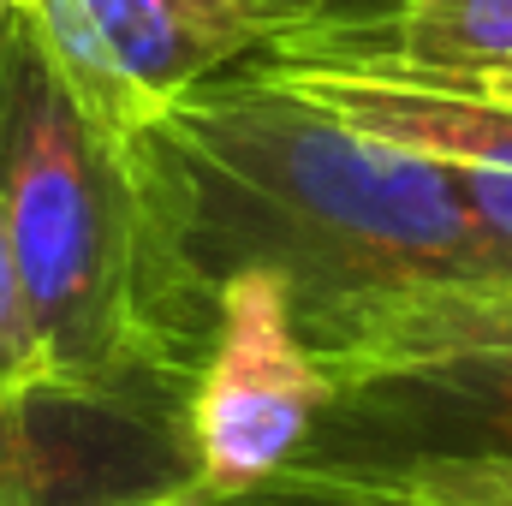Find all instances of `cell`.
Instances as JSON below:
<instances>
[{
    "instance_id": "6da1fadb",
    "label": "cell",
    "mask_w": 512,
    "mask_h": 506,
    "mask_svg": "<svg viewBox=\"0 0 512 506\" xmlns=\"http://www.w3.org/2000/svg\"><path fill=\"white\" fill-rule=\"evenodd\" d=\"M126 155L149 358L185 393L233 274H274L298 328L364 292L501 274L447 167L340 126L256 66L173 96Z\"/></svg>"
},
{
    "instance_id": "7a4b0ae2",
    "label": "cell",
    "mask_w": 512,
    "mask_h": 506,
    "mask_svg": "<svg viewBox=\"0 0 512 506\" xmlns=\"http://www.w3.org/2000/svg\"><path fill=\"white\" fill-rule=\"evenodd\" d=\"M0 233L12 245L48 376L72 387H161L143 328L137 173L18 6L0 24Z\"/></svg>"
},
{
    "instance_id": "3957f363",
    "label": "cell",
    "mask_w": 512,
    "mask_h": 506,
    "mask_svg": "<svg viewBox=\"0 0 512 506\" xmlns=\"http://www.w3.org/2000/svg\"><path fill=\"white\" fill-rule=\"evenodd\" d=\"M298 334L328 399L292 471L512 459V274L364 292Z\"/></svg>"
},
{
    "instance_id": "277c9868",
    "label": "cell",
    "mask_w": 512,
    "mask_h": 506,
    "mask_svg": "<svg viewBox=\"0 0 512 506\" xmlns=\"http://www.w3.org/2000/svg\"><path fill=\"white\" fill-rule=\"evenodd\" d=\"M72 96L126 143L173 96L328 18V0H12Z\"/></svg>"
},
{
    "instance_id": "5b68a950",
    "label": "cell",
    "mask_w": 512,
    "mask_h": 506,
    "mask_svg": "<svg viewBox=\"0 0 512 506\" xmlns=\"http://www.w3.org/2000/svg\"><path fill=\"white\" fill-rule=\"evenodd\" d=\"M328 399L292 298L274 274H233L215 298V328L185 393L191 483L239 495L286 471Z\"/></svg>"
},
{
    "instance_id": "8992f818",
    "label": "cell",
    "mask_w": 512,
    "mask_h": 506,
    "mask_svg": "<svg viewBox=\"0 0 512 506\" xmlns=\"http://www.w3.org/2000/svg\"><path fill=\"white\" fill-rule=\"evenodd\" d=\"M185 483V399L54 376L0 387V506H155Z\"/></svg>"
},
{
    "instance_id": "52a82bcc",
    "label": "cell",
    "mask_w": 512,
    "mask_h": 506,
    "mask_svg": "<svg viewBox=\"0 0 512 506\" xmlns=\"http://www.w3.org/2000/svg\"><path fill=\"white\" fill-rule=\"evenodd\" d=\"M262 66H334L417 84H477L512 66V0H387L370 24H328L274 42Z\"/></svg>"
},
{
    "instance_id": "ba28073f",
    "label": "cell",
    "mask_w": 512,
    "mask_h": 506,
    "mask_svg": "<svg viewBox=\"0 0 512 506\" xmlns=\"http://www.w3.org/2000/svg\"><path fill=\"white\" fill-rule=\"evenodd\" d=\"M399 506H512V459H423L399 471H346Z\"/></svg>"
},
{
    "instance_id": "9c48e42d",
    "label": "cell",
    "mask_w": 512,
    "mask_h": 506,
    "mask_svg": "<svg viewBox=\"0 0 512 506\" xmlns=\"http://www.w3.org/2000/svg\"><path fill=\"white\" fill-rule=\"evenodd\" d=\"M42 376H48V352H42V334H36L12 245L0 233V387H30Z\"/></svg>"
},
{
    "instance_id": "30bf717a",
    "label": "cell",
    "mask_w": 512,
    "mask_h": 506,
    "mask_svg": "<svg viewBox=\"0 0 512 506\" xmlns=\"http://www.w3.org/2000/svg\"><path fill=\"white\" fill-rule=\"evenodd\" d=\"M215 506H399V501H387L382 489H370L364 477H346V471H292L286 465L268 483L221 495Z\"/></svg>"
},
{
    "instance_id": "8fae6325",
    "label": "cell",
    "mask_w": 512,
    "mask_h": 506,
    "mask_svg": "<svg viewBox=\"0 0 512 506\" xmlns=\"http://www.w3.org/2000/svg\"><path fill=\"white\" fill-rule=\"evenodd\" d=\"M376 12H387V0H328V24H370Z\"/></svg>"
},
{
    "instance_id": "7c38bea8",
    "label": "cell",
    "mask_w": 512,
    "mask_h": 506,
    "mask_svg": "<svg viewBox=\"0 0 512 506\" xmlns=\"http://www.w3.org/2000/svg\"><path fill=\"white\" fill-rule=\"evenodd\" d=\"M453 90H477V96H495V102H512V66H501V72H483L477 84H453Z\"/></svg>"
},
{
    "instance_id": "4fadbf2b",
    "label": "cell",
    "mask_w": 512,
    "mask_h": 506,
    "mask_svg": "<svg viewBox=\"0 0 512 506\" xmlns=\"http://www.w3.org/2000/svg\"><path fill=\"white\" fill-rule=\"evenodd\" d=\"M155 506H215L209 489H197V483H185V489H173V495H161Z\"/></svg>"
},
{
    "instance_id": "5bb4252c",
    "label": "cell",
    "mask_w": 512,
    "mask_h": 506,
    "mask_svg": "<svg viewBox=\"0 0 512 506\" xmlns=\"http://www.w3.org/2000/svg\"><path fill=\"white\" fill-rule=\"evenodd\" d=\"M6 6H12V0H0V24H6Z\"/></svg>"
}]
</instances>
